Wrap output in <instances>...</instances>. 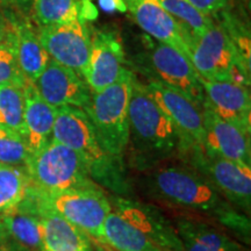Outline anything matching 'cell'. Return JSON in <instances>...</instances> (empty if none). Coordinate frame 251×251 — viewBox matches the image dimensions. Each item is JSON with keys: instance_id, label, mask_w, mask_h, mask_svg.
<instances>
[{"instance_id": "obj_1", "label": "cell", "mask_w": 251, "mask_h": 251, "mask_svg": "<svg viewBox=\"0 0 251 251\" xmlns=\"http://www.w3.org/2000/svg\"><path fill=\"white\" fill-rule=\"evenodd\" d=\"M146 187L158 201L193 213L250 242L249 216L231 206L211 181L187 162L159 164L148 170Z\"/></svg>"}, {"instance_id": "obj_2", "label": "cell", "mask_w": 251, "mask_h": 251, "mask_svg": "<svg viewBox=\"0 0 251 251\" xmlns=\"http://www.w3.org/2000/svg\"><path fill=\"white\" fill-rule=\"evenodd\" d=\"M129 139L131 161L139 170H150L177 155L186 147L179 131L134 76L129 100Z\"/></svg>"}, {"instance_id": "obj_3", "label": "cell", "mask_w": 251, "mask_h": 251, "mask_svg": "<svg viewBox=\"0 0 251 251\" xmlns=\"http://www.w3.org/2000/svg\"><path fill=\"white\" fill-rule=\"evenodd\" d=\"M52 141L64 144L79 155L94 183L107 188L114 196L129 197L130 185L124 163L102 148L92 122L84 109L61 106L56 108Z\"/></svg>"}, {"instance_id": "obj_4", "label": "cell", "mask_w": 251, "mask_h": 251, "mask_svg": "<svg viewBox=\"0 0 251 251\" xmlns=\"http://www.w3.org/2000/svg\"><path fill=\"white\" fill-rule=\"evenodd\" d=\"M133 78V72L126 69L113 85L92 93L85 109L102 148L121 163L129 139L128 109Z\"/></svg>"}, {"instance_id": "obj_5", "label": "cell", "mask_w": 251, "mask_h": 251, "mask_svg": "<svg viewBox=\"0 0 251 251\" xmlns=\"http://www.w3.org/2000/svg\"><path fill=\"white\" fill-rule=\"evenodd\" d=\"M25 168L31 186L41 192L58 193L99 186L91 178L83 158L52 140L39 151L30 153Z\"/></svg>"}, {"instance_id": "obj_6", "label": "cell", "mask_w": 251, "mask_h": 251, "mask_svg": "<svg viewBox=\"0 0 251 251\" xmlns=\"http://www.w3.org/2000/svg\"><path fill=\"white\" fill-rule=\"evenodd\" d=\"M190 61L201 80H233L250 85V68L238 54L236 47L221 24L213 26L188 41Z\"/></svg>"}, {"instance_id": "obj_7", "label": "cell", "mask_w": 251, "mask_h": 251, "mask_svg": "<svg viewBox=\"0 0 251 251\" xmlns=\"http://www.w3.org/2000/svg\"><path fill=\"white\" fill-rule=\"evenodd\" d=\"M193 166L235 208L249 215L251 207V168L208 151L202 146L185 153Z\"/></svg>"}, {"instance_id": "obj_8", "label": "cell", "mask_w": 251, "mask_h": 251, "mask_svg": "<svg viewBox=\"0 0 251 251\" xmlns=\"http://www.w3.org/2000/svg\"><path fill=\"white\" fill-rule=\"evenodd\" d=\"M35 191L46 205L83 230L92 240L101 242L103 224L112 212L109 197L102 187L79 188L58 193H45L37 188Z\"/></svg>"}, {"instance_id": "obj_9", "label": "cell", "mask_w": 251, "mask_h": 251, "mask_svg": "<svg viewBox=\"0 0 251 251\" xmlns=\"http://www.w3.org/2000/svg\"><path fill=\"white\" fill-rule=\"evenodd\" d=\"M148 70L153 79L183 93L202 107L205 100L202 84L190 58L174 47L157 42L150 45L147 54Z\"/></svg>"}, {"instance_id": "obj_10", "label": "cell", "mask_w": 251, "mask_h": 251, "mask_svg": "<svg viewBox=\"0 0 251 251\" xmlns=\"http://www.w3.org/2000/svg\"><path fill=\"white\" fill-rule=\"evenodd\" d=\"M37 34L52 61L85 77L91 47V35L85 20L40 26Z\"/></svg>"}, {"instance_id": "obj_11", "label": "cell", "mask_w": 251, "mask_h": 251, "mask_svg": "<svg viewBox=\"0 0 251 251\" xmlns=\"http://www.w3.org/2000/svg\"><path fill=\"white\" fill-rule=\"evenodd\" d=\"M112 209L139 229L147 238L163 251H184L175 224L156 206L130 197L109 196Z\"/></svg>"}, {"instance_id": "obj_12", "label": "cell", "mask_w": 251, "mask_h": 251, "mask_svg": "<svg viewBox=\"0 0 251 251\" xmlns=\"http://www.w3.org/2000/svg\"><path fill=\"white\" fill-rule=\"evenodd\" d=\"M144 87L157 106L165 113L179 131L186 147V152L194 147L202 146L205 135L202 107L198 106L183 93L163 85L159 81L150 79L144 84Z\"/></svg>"}, {"instance_id": "obj_13", "label": "cell", "mask_w": 251, "mask_h": 251, "mask_svg": "<svg viewBox=\"0 0 251 251\" xmlns=\"http://www.w3.org/2000/svg\"><path fill=\"white\" fill-rule=\"evenodd\" d=\"M33 84L42 99L55 108L71 106L85 111L92 98V91L79 74L51 58Z\"/></svg>"}, {"instance_id": "obj_14", "label": "cell", "mask_w": 251, "mask_h": 251, "mask_svg": "<svg viewBox=\"0 0 251 251\" xmlns=\"http://www.w3.org/2000/svg\"><path fill=\"white\" fill-rule=\"evenodd\" d=\"M25 199L39 218L43 251H93L92 238L46 205L31 185Z\"/></svg>"}, {"instance_id": "obj_15", "label": "cell", "mask_w": 251, "mask_h": 251, "mask_svg": "<svg viewBox=\"0 0 251 251\" xmlns=\"http://www.w3.org/2000/svg\"><path fill=\"white\" fill-rule=\"evenodd\" d=\"M126 69L125 50L119 36L112 31H97L91 37L89 63L84 77L92 93L113 85Z\"/></svg>"}, {"instance_id": "obj_16", "label": "cell", "mask_w": 251, "mask_h": 251, "mask_svg": "<svg viewBox=\"0 0 251 251\" xmlns=\"http://www.w3.org/2000/svg\"><path fill=\"white\" fill-rule=\"evenodd\" d=\"M203 143L208 151L251 168L250 134L224 120L202 102Z\"/></svg>"}, {"instance_id": "obj_17", "label": "cell", "mask_w": 251, "mask_h": 251, "mask_svg": "<svg viewBox=\"0 0 251 251\" xmlns=\"http://www.w3.org/2000/svg\"><path fill=\"white\" fill-rule=\"evenodd\" d=\"M136 24L157 42L174 47L190 58L188 41L192 35L187 33L158 0H125Z\"/></svg>"}, {"instance_id": "obj_18", "label": "cell", "mask_w": 251, "mask_h": 251, "mask_svg": "<svg viewBox=\"0 0 251 251\" xmlns=\"http://www.w3.org/2000/svg\"><path fill=\"white\" fill-rule=\"evenodd\" d=\"M205 101L213 112L250 134L251 97L249 86L233 80H201Z\"/></svg>"}, {"instance_id": "obj_19", "label": "cell", "mask_w": 251, "mask_h": 251, "mask_svg": "<svg viewBox=\"0 0 251 251\" xmlns=\"http://www.w3.org/2000/svg\"><path fill=\"white\" fill-rule=\"evenodd\" d=\"M1 215L5 227L2 251H43L39 218L27 199Z\"/></svg>"}, {"instance_id": "obj_20", "label": "cell", "mask_w": 251, "mask_h": 251, "mask_svg": "<svg viewBox=\"0 0 251 251\" xmlns=\"http://www.w3.org/2000/svg\"><path fill=\"white\" fill-rule=\"evenodd\" d=\"M56 108L42 99L31 81L25 85V134L30 153L42 149L52 139Z\"/></svg>"}, {"instance_id": "obj_21", "label": "cell", "mask_w": 251, "mask_h": 251, "mask_svg": "<svg viewBox=\"0 0 251 251\" xmlns=\"http://www.w3.org/2000/svg\"><path fill=\"white\" fill-rule=\"evenodd\" d=\"M184 251H246L243 247L208 222L180 216L175 221Z\"/></svg>"}, {"instance_id": "obj_22", "label": "cell", "mask_w": 251, "mask_h": 251, "mask_svg": "<svg viewBox=\"0 0 251 251\" xmlns=\"http://www.w3.org/2000/svg\"><path fill=\"white\" fill-rule=\"evenodd\" d=\"M17 57L20 70L33 83L42 74L50 57L41 43L39 34L28 21L13 23Z\"/></svg>"}, {"instance_id": "obj_23", "label": "cell", "mask_w": 251, "mask_h": 251, "mask_svg": "<svg viewBox=\"0 0 251 251\" xmlns=\"http://www.w3.org/2000/svg\"><path fill=\"white\" fill-rule=\"evenodd\" d=\"M101 242L115 251H163L113 209L103 224Z\"/></svg>"}, {"instance_id": "obj_24", "label": "cell", "mask_w": 251, "mask_h": 251, "mask_svg": "<svg viewBox=\"0 0 251 251\" xmlns=\"http://www.w3.org/2000/svg\"><path fill=\"white\" fill-rule=\"evenodd\" d=\"M26 83H8L0 85V127L20 134L21 136L25 134Z\"/></svg>"}, {"instance_id": "obj_25", "label": "cell", "mask_w": 251, "mask_h": 251, "mask_svg": "<svg viewBox=\"0 0 251 251\" xmlns=\"http://www.w3.org/2000/svg\"><path fill=\"white\" fill-rule=\"evenodd\" d=\"M29 186L26 168L0 163V213L17 207L25 199Z\"/></svg>"}, {"instance_id": "obj_26", "label": "cell", "mask_w": 251, "mask_h": 251, "mask_svg": "<svg viewBox=\"0 0 251 251\" xmlns=\"http://www.w3.org/2000/svg\"><path fill=\"white\" fill-rule=\"evenodd\" d=\"M34 17L41 26L70 24L81 19V0H31Z\"/></svg>"}, {"instance_id": "obj_27", "label": "cell", "mask_w": 251, "mask_h": 251, "mask_svg": "<svg viewBox=\"0 0 251 251\" xmlns=\"http://www.w3.org/2000/svg\"><path fill=\"white\" fill-rule=\"evenodd\" d=\"M163 8L187 31L190 35H199L214 24V19L198 11L188 0H158Z\"/></svg>"}, {"instance_id": "obj_28", "label": "cell", "mask_w": 251, "mask_h": 251, "mask_svg": "<svg viewBox=\"0 0 251 251\" xmlns=\"http://www.w3.org/2000/svg\"><path fill=\"white\" fill-rule=\"evenodd\" d=\"M26 81L27 79L19 67L15 35L12 28L7 30L4 40L0 43V85L8 83L25 84Z\"/></svg>"}, {"instance_id": "obj_29", "label": "cell", "mask_w": 251, "mask_h": 251, "mask_svg": "<svg viewBox=\"0 0 251 251\" xmlns=\"http://www.w3.org/2000/svg\"><path fill=\"white\" fill-rule=\"evenodd\" d=\"M30 151L20 134L0 127V163L7 165L26 166Z\"/></svg>"}, {"instance_id": "obj_30", "label": "cell", "mask_w": 251, "mask_h": 251, "mask_svg": "<svg viewBox=\"0 0 251 251\" xmlns=\"http://www.w3.org/2000/svg\"><path fill=\"white\" fill-rule=\"evenodd\" d=\"M106 13L127 12L125 0H81V19L83 20H93L98 15V12Z\"/></svg>"}, {"instance_id": "obj_31", "label": "cell", "mask_w": 251, "mask_h": 251, "mask_svg": "<svg viewBox=\"0 0 251 251\" xmlns=\"http://www.w3.org/2000/svg\"><path fill=\"white\" fill-rule=\"evenodd\" d=\"M198 11L208 18H214L227 9L229 0H188Z\"/></svg>"}, {"instance_id": "obj_32", "label": "cell", "mask_w": 251, "mask_h": 251, "mask_svg": "<svg viewBox=\"0 0 251 251\" xmlns=\"http://www.w3.org/2000/svg\"><path fill=\"white\" fill-rule=\"evenodd\" d=\"M2 4L8 6H14V7H26L31 2V0H0Z\"/></svg>"}, {"instance_id": "obj_33", "label": "cell", "mask_w": 251, "mask_h": 251, "mask_svg": "<svg viewBox=\"0 0 251 251\" xmlns=\"http://www.w3.org/2000/svg\"><path fill=\"white\" fill-rule=\"evenodd\" d=\"M92 243H93V251H115L114 249H112L111 247L107 246V244L100 242V241L92 240Z\"/></svg>"}, {"instance_id": "obj_34", "label": "cell", "mask_w": 251, "mask_h": 251, "mask_svg": "<svg viewBox=\"0 0 251 251\" xmlns=\"http://www.w3.org/2000/svg\"><path fill=\"white\" fill-rule=\"evenodd\" d=\"M5 242V227H4V220H2V215L0 213V251H2Z\"/></svg>"}, {"instance_id": "obj_35", "label": "cell", "mask_w": 251, "mask_h": 251, "mask_svg": "<svg viewBox=\"0 0 251 251\" xmlns=\"http://www.w3.org/2000/svg\"><path fill=\"white\" fill-rule=\"evenodd\" d=\"M8 28L5 27V24L4 21H2V19L0 18V43L2 42V40H4V37L6 35V33H7Z\"/></svg>"}, {"instance_id": "obj_36", "label": "cell", "mask_w": 251, "mask_h": 251, "mask_svg": "<svg viewBox=\"0 0 251 251\" xmlns=\"http://www.w3.org/2000/svg\"><path fill=\"white\" fill-rule=\"evenodd\" d=\"M244 1H246V0H244Z\"/></svg>"}]
</instances>
